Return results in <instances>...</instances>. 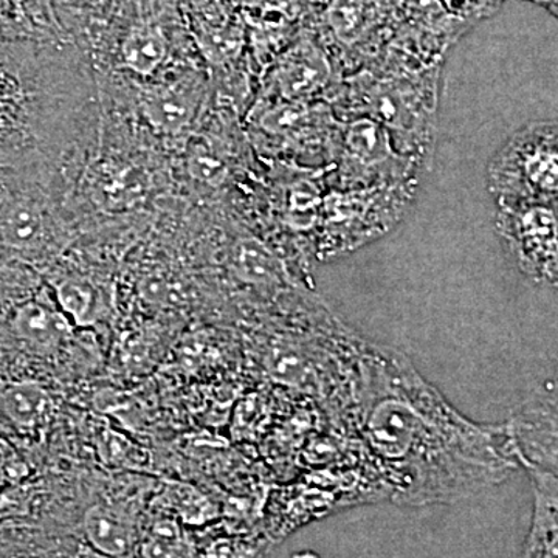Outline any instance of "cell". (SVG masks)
<instances>
[{"mask_svg": "<svg viewBox=\"0 0 558 558\" xmlns=\"http://www.w3.org/2000/svg\"><path fill=\"white\" fill-rule=\"evenodd\" d=\"M87 58L72 40H0V167L43 168L92 106Z\"/></svg>", "mask_w": 558, "mask_h": 558, "instance_id": "1", "label": "cell"}, {"mask_svg": "<svg viewBox=\"0 0 558 558\" xmlns=\"http://www.w3.org/2000/svg\"><path fill=\"white\" fill-rule=\"evenodd\" d=\"M35 168L0 167V250L25 260L58 255L70 229Z\"/></svg>", "mask_w": 558, "mask_h": 558, "instance_id": "2", "label": "cell"}, {"mask_svg": "<svg viewBox=\"0 0 558 558\" xmlns=\"http://www.w3.org/2000/svg\"><path fill=\"white\" fill-rule=\"evenodd\" d=\"M557 126L532 124L517 132L488 167V185L499 202L556 204Z\"/></svg>", "mask_w": 558, "mask_h": 558, "instance_id": "3", "label": "cell"}, {"mask_svg": "<svg viewBox=\"0 0 558 558\" xmlns=\"http://www.w3.org/2000/svg\"><path fill=\"white\" fill-rule=\"evenodd\" d=\"M499 236L520 269L538 282L557 278L556 207L529 202H499Z\"/></svg>", "mask_w": 558, "mask_h": 558, "instance_id": "4", "label": "cell"}, {"mask_svg": "<svg viewBox=\"0 0 558 558\" xmlns=\"http://www.w3.org/2000/svg\"><path fill=\"white\" fill-rule=\"evenodd\" d=\"M143 83L146 84L138 90V109L153 131L165 137H179L189 131L204 95L199 73L189 70Z\"/></svg>", "mask_w": 558, "mask_h": 558, "instance_id": "5", "label": "cell"}, {"mask_svg": "<svg viewBox=\"0 0 558 558\" xmlns=\"http://www.w3.org/2000/svg\"><path fill=\"white\" fill-rule=\"evenodd\" d=\"M398 0H328L323 28L337 47L352 50L392 36Z\"/></svg>", "mask_w": 558, "mask_h": 558, "instance_id": "6", "label": "cell"}, {"mask_svg": "<svg viewBox=\"0 0 558 558\" xmlns=\"http://www.w3.org/2000/svg\"><path fill=\"white\" fill-rule=\"evenodd\" d=\"M81 534L90 549L109 558H134L142 534V509L132 501L100 499L84 510Z\"/></svg>", "mask_w": 558, "mask_h": 558, "instance_id": "7", "label": "cell"}, {"mask_svg": "<svg viewBox=\"0 0 558 558\" xmlns=\"http://www.w3.org/2000/svg\"><path fill=\"white\" fill-rule=\"evenodd\" d=\"M534 483V513L520 558H558L557 469L519 459Z\"/></svg>", "mask_w": 558, "mask_h": 558, "instance_id": "8", "label": "cell"}, {"mask_svg": "<svg viewBox=\"0 0 558 558\" xmlns=\"http://www.w3.org/2000/svg\"><path fill=\"white\" fill-rule=\"evenodd\" d=\"M9 325L17 340L39 352H53L72 336V323L57 304L31 299L11 311Z\"/></svg>", "mask_w": 558, "mask_h": 558, "instance_id": "9", "label": "cell"}, {"mask_svg": "<svg viewBox=\"0 0 558 558\" xmlns=\"http://www.w3.org/2000/svg\"><path fill=\"white\" fill-rule=\"evenodd\" d=\"M0 40L58 43L70 40L49 0H0Z\"/></svg>", "mask_w": 558, "mask_h": 558, "instance_id": "10", "label": "cell"}, {"mask_svg": "<svg viewBox=\"0 0 558 558\" xmlns=\"http://www.w3.org/2000/svg\"><path fill=\"white\" fill-rule=\"evenodd\" d=\"M62 32L86 53L106 32L121 0H49Z\"/></svg>", "mask_w": 558, "mask_h": 558, "instance_id": "11", "label": "cell"}, {"mask_svg": "<svg viewBox=\"0 0 558 558\" xmlns=\"http://www.w3.org/2000/svg\"><path fill=\"white\" fill-rule=\"evenodd\" d=\"M3 414L22 429L39 428L53 410L50 392L36 381H16L0 396Z\"/></svg>", "mask_w": 558, "mask_h": 558, "instance_id": "12", "label": "cell"}, {"mask_svg": "<svg viewBox=\"0 0 558 558\" xmlns=\"http://www.w3.org/2000/svg\"><path fill=\"white\" fill-rule=\"evenodd\" d=\"M54 295L62 314L78 326L95 325L108 310L102 289L87 278H62L54 284Z\"/></svg>", "mask_w": 558, "mask_h": 558, "instance_id": "13", "label": "cell"}, {"mask_svg": "<svg viewBox=\"0 0 558 558\" xmlns=\"http://www.w3.org/2000/svg\"><path fill=\"white\" fill-rule=\"evenodd\" d=\"M196 546L179 521L157 517L143 524L134 558H194Z\"/></svg>", "mask_w": 558, "mask_h": 558, "instance_id": "14", "label": "cell"}, {"mask_svg": "<svg viewBox=\"0 0 558 558\" xmlns=\"http://www.w3.org/2000/svg\"><path fill=\"white\" fill-rule=\"evenodd\" d=\"M81 546L72 535L28 532L0 537V558H78Z\"/></svg>", "mask_w": 558, "mask_h": 558, "instance_id": "15", "label": "cell"}, {"mask_svg": "<svg viewBox=\"0 0 558 558\" xmlns=\"http://www.w3.org/2000/svg\"><path fill=\"white\" fill-rule=\"evenodd\" d=\"M440 3L453 20L470 28L497 13L505 0H440Z\"/></svg>", "mask_w": 558, "mask_h": 558, "instance_id": "16", "label": "cell"}, {"mask_svg": "<svg viewBox=\"0 0 558 558\" xmlns=\"http://www.w3.org/2000/svg\"><path fill=\"white\" fill-rule=\"evenodd\" d=\"M238 270L248 279L269 278L270 258L259 245L242 244L236 255Z\"/></svg>", "mask_w": 558, "mask_h": 558, "instance_id": "17", "label": "cell"}, {"mask_svg": "<svg viewBox=\"0 0 558 558\" xmlns=\"http://www.w3.org/2000/svg\"><path fill=\"white\" fill-rule=\"evenodd\" d=\"M189 167L191 174L202 182H213L220 174L219 163H216L215 159L207 154H193L189 159Z\"/></svg>", "mask_w": 558, "mask_h": 558, "instance_id": "18", "label": "cell"}, {"mask_svg": "<svg viewBox=\"0 0 558 558\" xmlns=\"http://www.w3.org/2000/svg\"><path fill=\"white\" fill-rule=\"evenodd\" d=\"M78 558H109V557L102 556V554L97 553V550L90 549L89 546L86 545V543H83V546H81Z\"/></svg>", "mask_w": 558, "mask_h": 558, "instance_id": "19", "label": "cell"}, {"mask_svg": "<svg viewBox=\"0 0 558 558\" xmlns=\"http://www.w3.org/2000/svg\"><path fill=\"white\" fill-rule=\"evenodd\" d=\"M538 3H542V5L554 7V10H556L557 7V0H538Z\"/></svg>", "mask_w": 558, "mask_h": 558, "instance_id": "20", "label": "cell"}]
</instances>
